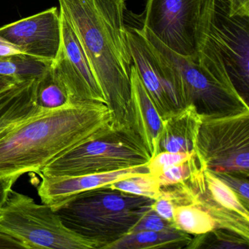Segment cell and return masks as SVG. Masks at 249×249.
<instances>
[{
    "label": "cell",
    "mask_w": 249,
    "mask_h": 249,
    "mask_svg": "<svg viewBox=\"0 0 249 249\" xmlns=\"http://www.w3.org/2000/svg\"><path fill=\"white\" fill-rule=\"evenodd\" d=\"M154 201L106 186L81 192L54 211L72 232L106 249L132 231Z\"/></svg>",
    "instance_id": "3"
},
{
    "label": "cell",
    "mask_w": 249,
    "mask_h": 249,
    "mask_svg": "<svg viewBox=\"0 0 249 249\" xmlns=\"http://www.w3.org/2000/svg\"><path fill=\"white\" fill-rule=\"evenodd\" d=\"M176 229L173 223L156 213L152 209L147 212L130 232L140 231H161Z\"/></svg>",
    "instance_id": "27"
},
{
    "label": "cell",
    "mask_w": 249,
    "mask_h": 249,
    "mask_svg": "<svg viewBox=\"0 0 249 249\" xmlns=\"http://www.w3.org/2000/svg\"><path fill=\"white\" fill-rule=\"evenodd\" d=\"M51 65L21 53L0 56V75L17 77L21 81L40 78Z\"/></svg>",
    "instance_id": "21"
},
{
    "label": "cell",
    "mask_w": 249,
    "mask_h": 249,
    "mask_svg": "<svg viewBox=\"0 0 249 249\" xmlns=\"http://www.w3.org/2000/svg\"><path fill=\"white\" fill-rule=\"evenodd\" d=\"M37 80L21 81L0 93V133L44 111L35 102Z\"/></svg>",
    "instance_id": "17"
},
{
    "label": "cell",
    "mask_w": 249,
    "mask_h": 249,
    "mask_svg": "<svg viewBox=\"0 0 249 249\" xmlns=\"http://www.w3.org/2000/svg\"><path fill=\"white\" fill-rule=\"evenodd\" d=\"M207 40L233 87L249 104V17L229 15L228 0H214Z\"/></svg>",
    "instance_id": "10"
},
{
    "label": "cell",
    "mask_w": 249,
    "mask_h": 249,
    "mask_svg": "<svg viewBox=\"0 0 249 249\" xmlns=\"http://www.w3.org/2000/svg\"><path fill=\"white\" fill-rule=\"evenodd\" d=\"M21 53H22L15 46L0 38V56H14Z\"/></svg>",
    "instance_id": "31"
},
{
    "label": "cell",
    "mask_w": 249,
    "mask_h": 249,
    "mask_svg": "<svg viewBox=\"0 0 249 249\" xmlns=\"http://www.w3.org/2000/svg\"><path fill=\"white\" fill-rule=\"evenodd\" d=\"M196 151L213 173L249 176V110L227 116H202Z\"/></svg>",
    "instance_id": "8"
},
{
    "label": "cell",
    "mask_w": 249,
    "mask_h": 249,
    "mask_svg": "<svg viewBox=\"0 0 249 249\" xmlns=\"http://www.w3.org/2000/svg\"><path fill=\"white\" fill-rule=\"evenodd\" d=\"M151 155L131 127L107 128L62 154L39 175L77 176L145 165Z\"/></svg>",
    "instance_id": "4"
},
{
    "label": "cell",
    "mask_w": 249,
    "mask_h": 249,
    "mask_svg": "<svg viewBox=\"0 0 249 249\" xmlns=\"http://www.w3.org/2000/svg\"><path fill=\"white\" fill-rule=\"evenodd\" d=\"M192 239L191 234L178 229L133 231L109 245L106 249H186Z\"/></svg>",
    "instance_id": "18"
},
{
    "label": "cell",
    "mask_w": 249,
    "mask_h": 249,
    "mask_svg": "<svg viewBox=\"0 0 249 249\" xmlns=\"http://www.w3.org/2000/svg\"><path fill=\"white\" fill-rule=\"evenodd\" d=\"M140 30L178 70L184 107L192 105L201 116L209 117L249 110V104L239 95L227 74L209 68L199 56L189 58L177 54L146 29Z\"/></svg>",
    "instance_id": "7"
},
{
    "label": "cell",
    "mask_w": 249,
    "mask_h": 249,
    "mask_svg": "<svg viewBox=\"0 0 249 249\" xmlns=\"http://www.w3.org/2000/svg\"><path fill=\"white\" fill-rule=\"evenodd\" d=\"M173 224L178 230L194 236L215 229V221L211 215L194 203L180 205L175 209Z\"/></svg>",
    "instance_id": "20"
},
{
    "label": "cell",
    "mask_w": 249,
    "mask_h": 249,
    "mask_svg": "<svg viewBox=\"0 0 249 249\" xmlns=\"http://www.w3.org/2000/svg\"><path fill=\"white\" fill-rule=\"evenodd\" d=\"M73 28L116 127H131L132 65L124 24V0H58Z\"/></svg>",
    "instance_id": "1"
},
{
    "label": "cell",
    "mask_w": 249,
    "mask_h": 249,
    "mask_svg": "<svg viewBox=\"0 0 249 249\" xmlns=\"http://www.w3.org/2000/svg\"><path fill=\"white\" fill-rule=\"evenodd\" d=\"M132 65L161 119L184 107L180 74L138 29H127Z\"/></svg>",
    "instance_id": "9"
},
{
    "label": "cell",
    "mask_w": 249,
    "mask_h": 249,
    "mask_svg": "<svg viewBox=\"0 0 249 249\" xmlns=\"http://www.w3.org/2000/svg\"><path fill=\"white\" fill-rule=\"evenodd\" d=\"M21 80L17 77L11 76V75H0V93L5 91L8 89L14 87L18 83L21 82Z\"/></svg>",
    "instance_id": "32"
},
{
    "label": "cell",
    "mask_w": 249,
    "mask_h": 249,
    "mask_svg": "<svg viewBox=\"0 0 249 249\" xmlns=\"http://www.w3.org/2000/svg\"><path fill=\"white\" fill-rule=\"evenodd\" d=\"M130 126L142 141L151 157L158 154L163 121L147 93L136 68L130 72Z\"/></svg>",
    "instance_id": "15"
},
{
    "label": "cell",
    "mask_w": 249,
    "mask_h": 249,
    "mask_svg": "<svg viewBox=\"0 0 249 249\" xmlns=\"http://www.w3.org/2000/svg\"><path fill=\"white\" fill-rule=\"evenodd\" d=\"M110 189L156 199L160 195L158 177L150 173L134 175L107 185Z\"/></svg>",
    "instance_id": "23"
},
{
    "label": "cell",
    "mask_w": 249,
    "mask_h": 249,
    "mask_svg": "<svg viewBox=\"0 0 249 249\" xmlns=\"http://www.w3.org/2000/svg\"><path fill=\"white\" fill-rule=\"evenodd\" d=\"M163 128L159 142L158 153H192L196 151V142L202 116L192 105L173 112L162 119Z\"/></svg>",
    "instance_id": "16"
},
{
    "label": "cell",
    "mask_w": 249,
    "mask_h": 249,
    "mask_svg": "<svg viewBox=\"0 0 249 249\" xmlns=\"http://www.w3.org/2000/svg\"><path fill=\"white\" fill-rule=\"evenodd\" d=\"M114 126L107 105L72 103L14 125L0 133V177L40 173L66 151Z\"/></svg>",
    "instance_id": "2"
},
{
    "label": "cell",
    "mask_w": 249,
    "mask_h": 249,
    "mask_svg": "<svg viewBox=\"0 0 249 249\" xmlns=\"http://www.w3.org/2000/svg\"><path fill=\"white\" fill-rule=\"evenodd\" d=\"M0 38L24 54L52 65L62 39L60 11L53 7L7 24L0 28Z\"/></svg>",
    "instance_id": "13"
},
{
    "label": "cell",
    "mask_w": 249,
    "mask_h": 249,
    "mask_svg": "<svg viewBox=\"0 0 249 249\" xmlns=\"http://www.w3.org/2000/svg\"><path fill=\"white\" fill-rule=\"evenodd\" d=\"M187 249H249V240L223 229L215 228L192 237Z\"/></svg>",
    "instance_id": "22"
},
{
    "label": "cell",
    "mask_w": 249,
    "mask_h": 249,
    "mask_svg": "<svg viewBox=\"0 0 249 249\" xmlns=\"http://www.w3.org/2000/svg\"><path fill=\"white\" fill-rule=\"evenodd\" d=\"M203 162L196 151V153L185 162L171 166L164 170L158 176L160 187L171 186L185 181L200 167Z\"/></svg>",
    "instance_id": "24"
},
{
    "label": "cell",
    "mask_w": 249,
    "mask_h": 249,
    "mask_svg": "<svg viewBox=\"0 0 249 249\" xmlns=\"http://www.w3.org/2000/svg\"><path fill=\"white\" fill-rule=\"evenodd\" d=\"M213 173L237 195L246 208H249V176L230 172Z\"/></svg>",
    "instance_id": "26"
},
{
    "label": "cell",
    "mask_w": 249,
    "mask_h": 249,
    "mask_svg": "<svg viewBox=\"0 0 249 249\" xmlns=\"http://www.w3.org/2000/svg\"><path fill=\"white\" fill-rule=\"evenodd\" d=\"M0 231L19 241L25 249H95L67 228L52 207L39 205L13 189L0 208Z\"/></svg>",
    "instance_id": "5"
},
{
    "label": "cell",
    "mask_w": 249,
    "mask_h": 249,
    "mask_svg": "<svg viewBox=\"0 0 249 249\" xmlns=\"http://www.w3.org/2000/svg\"><path fill=\"white\" fill-rule=\"evenodd\" d=\"M183 183L192 203L211 215L215 228L229 230L249 240V208L205 163Z\"/></svg>",
    "instance_id": "11"
},
{
    "label": "cell",
    "mask_w": 249,
    "mask_h": 249,
    "mask_svg": "<svg viewBox=\"0 0 249 249\" xmlns=\"http://www.w3.org/2000/svg\"><path fill=\"white\" fill-rule=\"evenodd\" d=\"M19 176H2L0 177V208L3 205L9 194L12 189L15 182L19 178Z\"/></svg>",
    "instance_id": "29"
},
{
    "label": "cell",
    "mask_w": 249,
    "mask_h": 249,
    "mask_svg": "<svg viewBox=\"0 0 249 249\" xmlns=\"http://www.w3.org/2000/svg\"><path fill=\"white\" fill-rule=\"evenodd\" d=\"M35 102L43 110L61 108L72 103L66 87L54 75L51 65L36 81Z\"/></svg>",
    "instance_id": "19"
},
{
    "label": "cell",
    "mask_w": 249,
    "mask_h": 249,
    "mask_svg": "<svg viewBox=\"0 0 249 249\" xmlns=\"http://www.w3.org/2000/svg\"><path fill=\"white\" fill-rule=\"evenodd\" d=\"M60 14L62 39L57 55L51 65L52 71L66 87L72 103L106 104L73 28Z\"/></svg>",
    "instance_id": "12"
},
{
    "label": "cell",
    "mask_w": 249,
    "mask_h": 249,
    "mask_svg": "<svg viewBox=\"0 0 249 249\" xmlns=\"http://www.w3.org/2000/svg\"><path fill=\"white\" fill-rule=\"evenodd\" d=\"M25 249L23 245L14 237L0 231V249Z\"/></svg>",
    "instance_id": "30"
},
{
    "label": "cell",
    "mask_w": 249,
    "mask_h": 249,
    "mask_svg": "<svg viewBox=\"0 0 249 249\" xmlns=\"http://www.w3.org/2000/svg\"><path fill=\"white\" fill-rule=\"evenodd\" d=\"M147 164L83 176H43L40 175L42 181L37 187V192L43 203L55 210L81 192L107 186L116 180L134 175L149 173Z\"/></svg>",
    "instance_id": "14"
},
{
    "label": "cell",
    "mask_w": 249,
    "mask_h": 249,
    "mask_svg": "<svg viewBox=\"0 0 249 249\" xmlns=\"http://www.w3.org/2000/svg\"><path fill=\"white\" fill-rule=\"evenodd\" d=\"M214 0H147L143 28L177 54L196 58L206 41Z\"/></svg>",
    "instance_id": "6"
},
{
    "label": "cell",
    "mask_w": 249,
    "mask_h": 249,
    "mask_svg": "<svg viewBox=\"0 0 249 249\" xmlns=\"http://www.w3.org/2000/svg\"><path fill=\"white\" fill-rule=\"evenodd\" d=\"M196 151L192 153H172L168 151H161L157 155L151 157L148 161V171L158 177L166 169L171 166L181 164L189 160Z\"/></svg>",
    "instance_id": "25"
},
{
    "label": "cell",
    "mask_w": 249,
    "mask_h": 249,
    "mask_svg": "<svg viewBox=\"0 0 249 249\" xmlns=\"http://www.w3.org/2000/svg\"><path fill=\"white\" fill-rule=\"evenodd\" d=\"M229 15L249 17V0H228Z\"/></svg>",
    "instance_id": "28"
}]
</instances>
